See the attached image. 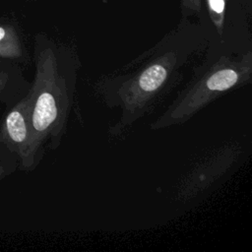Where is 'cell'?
Wrapping results in <instances>:
<instances>
[{
  "label": "cell",
  "mask_w": 252,
  "mask_h": 252,
  "mask_svg": "<svg viewBox=\"0 0 252 252\" xmlns=\"http://www.w3.org/2000/svg\"><path fill=\"white\" fill-rule=\"evenodd\" d=\"M191 53V48L163 46L148 58L96 81L94 91L102 103L120 111L118 120L107 130L111 140L125 138L139 120L156 111L182 82Z\"/></svg>",
  "instance_id": "cell-1"
},
{
  "label": "cell",
  "mask_w": 252,
  "mask_h": 252,
  "mask_svg": "<svg viewBox=\"0 0 252 252\" xmlns=\"http://www.w3.org/2000/svg\"><path fill=\"white\" fill-rule=\"evenodd\" d=\"M81 68L71 51L38 40L34 50V76L29 90L30 120L37 144L56 151L65 138L76 108Z\"/></svg>",
  "instance_id": "cell-2"
},
{
  "label": "cell",
  "mask_w": 252,
  "mask_h": 252,
  "mask_svg": "<svg viewBox=\"0 0 252 252\" xmlns=\"http://www.w3.org/2000/svg\"><path fill=\"white\" fill-rule=\"evenodd\" d=\"M251 81L250 52L232 57L229 53L212 51L200 66L194 68L191 80L150 124V129L158 131L182 125L220 96L250 85Z\"/></svg>",
  "instance_id": "cell-3"
},
{
  "label": "cell",
  "mask_w": 252,
  "mask_h": 252,
  "mask_svg": "<svg viewBox=\"0 0 252 252\" xmlns=\"http://www.w3.org/2000/svg\"><path fill=\"white\" fill-rule=\"evenodd\" d=\"M45 150L36 142L30 120L29 92L0 119V157L11 158L18 163V170L33 171L41 162Z\"/></svg>",
  "instance_id": "cell-4"
},
{
  "label": "cell",
  "mask_w": 252,
  "mask_h": 252,
  "mask_svg": "<svg viewBox=\"0 0 252 252\" xmlns=\"http://www.w3.org/2000/svg\"><path fill=\"white\" fill-rule=\"evenodd\" d=\"M31 81L20 65L0 61V105L10 108L30 90Z\"/></svg>",
  "instance_id": "cell-5"
},
{
  "label": "cell",
  "mask_w": 252,
  "mask_h": 252,
  "mask_svg": "<svg viewBox=\"0 0 252 252\" xmlns=\"http://www.w3.org/2000/svg\"><path fill=\"white\" fill-rule=\"evenodd\" d=\"M0 61L15 63L22 68L30 63L18 32L8 24L0 25Z\"/></svg>",
  "instance_id": "cell-6"
},
{
  "label": "cell",
  "mask_w": 252,
  "mask_h": 252,
  "mask_svg": "<svg viewBox=\"0 0 252 252\" xmlns=\"http://www.w3.org/2000/svg\"><path fill=\"white\" fill-rule=\"evenodd\" d=\"M18 170V163L11 158L0 157V182Z\"/></svg>",
  "instance_id": "cell-7"
},
{
  "label": "cell",
  "mask_w": 252,
  "mask_h": 252,
  "mask_svg": "<svg viewBox=\"0 0 252 252\" xmlns=\"http://www.w3.org/2000/svg\"><path fill=\"white\" fill-rule=\"evenodd\" d=\"M211 9L217 14H221L224 10V0H209Z\"/></svg>",
  "instance_id": "cell-8"
}]
</instances>
